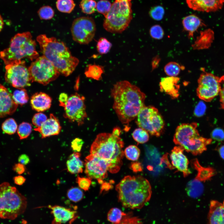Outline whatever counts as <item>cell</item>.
<instances>
[{
    "label": "cell",
    "mask_w": 224,
    "mask_h": 224,
    "mask_svg": "<svg viewBox=\"0 0 224 224\" xmlns=\"http://www.w3.org/2000/svg\"><path fill=\"white\" fill-rule=\"evenodd\" d=\"M136 118V122L139 128L157 137L161 134L164 127V122L157 109L154 106L145 105Z\"/></svg>",
    "instance_id": "9"
},
{
    "label": "cell",
    "mask_w": 224,
    "mask_h": 224,
    "mask_svg": "<svg viewBox=\"0 0 224 224\" xmlns=\"http://www.w3.org/2000/svg\"><path fill=\"white\" fill-rule=\"evenodd\" d=\"M85 172L88 177L98 180L102 184L103 180L107 176V172L111 173V166L107 161L90 154L85 159Z\"/></svg>",
    "instance_id": "15"
},
{
    "label": "cell",
    "mask_w": 224,
    "mask_h": 224,
    "mask_svg": "<svg viewBox=\"0 0 224 224\" xmlns=\"http://www.w3.org/2000/svg\"><path fill=\"white\" fill-rule=\"evenodd\" d=\"M28 69L33 82L44 85L56 80L60 74L53 64L43 55L32 62Z\"/></svg>",
    "instance_id": "10"
},
{
    "label": "cell",
    "mask_w": 224,
    "mask_h": 224,
    "mask_svg": "<svg viewBox=\"0 0 224 224\" xmlns=\"http://www.w3.org/2000/svg\"><path fill=\"white\" fill-rule=\"evenodd\" d=\"M208 219L209 224H224V200L223 203L210 202Z\"/></svg>",
    "instance_id": "21"
},
{
    "label": "cell",
    "mask_w": 224,
    "mask_h": 224,
    "mask_svg": "<svg viewBox=\"0 0 224 224\" xmlns=\"http://www.w3.org/2000/svg\"><path fill=\"white\" fill-rule=\"evenodd\" d=\"M4 21L3 18L0 14V32L4 26Z\"/></svg>",
    "instance_id": "59"
},
{
    "label": "cell",
    "mask_w": 224,
    "mask_h": 224,
    "mask_svg": "<svg viewBox=\"0 0 224 224\" xmlns=\"http://www.w3.org/2000/svg\"><path fill=\"white\" fill-rule=\"evenodd\" d=\"M149 13L150 16L153 19L160 21L163 17L164 14V9L161 6H156L151 8Z\"/></svg>",
    "instance_id": "44"
},
{
    "label": "cell",
    "mask_w": 224,
    "mask_h": 224,
    "mask_svg": "<svg viewBox=\"0 0 224 224\" xmlns=\"http://www.w3.org/2000/svg\"><path fill=\"white\" fill-rule=\"evenodd\" d=\"M85 98L77 93L69 97L64 108V116L70 121L80 126L87 117Z\"/></svg>",
    "instance_id": "14"
},
{
    "label": "cell",
    "mask_w": 224,
    "mask_h": 224,
    "mask_svg": "<svg viewBox=\"0 0 224 224\" xmlns=\"http://www.w3.org/2000/svg\"><path fill=\"white\" fill-rule=\"evenodd\" d=\"M132 136L136 142L141 144L146 142L149 139L148 132L141 128L135 129L132 134Z\"/></svg>",
    "instance_id": "34"
},
{
    "label": "cell",
    "mask_w": 224,
    "mask_h": 224,
    "mask_svg": "<svg viewBox=\"0 0 224 224\" xmlns=\"http://www.w3.org/2000/svg\"><path fill=\"white\" fill-rule=\"evenodd\" d=\"M91 180L88 177H81L78 176L77 178V182L79 187L86 191L89 189L91 184Z\"/></svg>",
    "instance_id": "47"
},
{
    "label": "cell",
    "mask_w": 224,
    "mask_h": 224,
    "mask_svg": "<svg viewBox=\"0 0 224 224\" xmlns=\"http://www.w3.org/2000/svg\"><path fill=\"white\" fill-rule=\"evenodd\" d=\"M197 95L200 99L210 102L219 94L221 88L220 78L207 72L202 73L198 80Z\"/></svg>",
    "instance_id": "13"
},
{
    "label": "cell",
    "mask_w": 224,
    "mask_h": 224,
    "mask_svg": "<svg viewBox=\"0 0 224 224\" xmlns=\"http://www.w3.org/2000/svg\"><path fill=\"white\" fill-rule=\"evenodd\" d=\"M111 224H142V222L139 217L134 216L132 212H129L126 213L119 222Z\"/></svg>",
    "instance_id": "42"
},
{
    "label": "cell",
    "mask_w": 224,
    "mask_h": 224,
    "mask_svg": "<svg viewBox=\"0 0 224 224\" xmlns=\"http://www.w3.org/2000/svg\"><path fill=\"white\" fill-rule=\"evenodd\" d=\"M27 199L8 183L0 184V218L13 220L25 211Z\"/></svg>",
    "instance_id": "7"
},
{
    "label": "cell",
    "mask_w": 224,
    "mask_h": 224,
    "mask_svg": "<svg viewBox=\"0 0 224 224\" xmlns=\"http://www.w3.org/2000/svg\"><path fill=\"white\" fill-rule=\"evenodd\" d=\"M220 78L221 83L224 84V76L220 77Z\"/></svg>",
    "instance_id": "60"
},
{
    "label": "cell",
    "mask_w": 224,
    "mask_h": 224,
    "mask_svg": "<svg viewBox=\"0 0 224 224\" xmlns=\"http://www.w3.org/2000/svg\"><path fill=\"white\" fill-rule=\"evenodd\" d=\"M81 154L74 152L71 154L66 162L68 172L72 174L82 173L83 170V162L80 159Z\"/></svg>",
    "instance_id": "26"
},
{
    "label": "cell",
    "mask_w": 224,
    "mask_h": 224,
    "mask_svg": "<svg viewBox=\"0 0 224 224\" xmlns=\"http://www.w3.org/2000/svg\"><path fill=\"white\" fill-rule=\"evenodd\" d=\"M18 105L13 100L12 94L6 88L0 84V118L13 114Z\"/></svg>",
    "instance_id": "17"
},
{
    "label": "cell",
    "mask_w": 224,
    "mask_h": 224,
    "mask_svg": "<svg viewBox=\"0 0 224 224\" xmlns=\"http://www.w3.org/2000/svg\"><path fill=\"white\" fill-rule=\"evenodd\" d=\"M180 78L176 77H168L161 78L160 82V90L175 98L179 96L180 86L178 82Z\"/></svg>",
    "instance_id": "23"
},
{
    "label": "cell",
    "mask_w": 224,
    "mask_h": 224,
    "mask_svg": "<svg viewBox=\"0 0 224 224\" xmlns=\"http://www.w3.org/2000/svg\"><path fill=\"white\" fill-rule=\"evenodd\" d=\"M188 7L197 11L209 12L220 9L224 0H186Z\"/></svg>",
    "instance_id": "18"
},
{
    "label": "cell",
    "mask_w": 224,
    "mask_h": 224,
    "mask_svg": "<svg viewBox=\"0 0 224 224\" xmlns=\"http://www.w3.org/2000/svg\"><path fill=\"white\" fill-rule=\"evenodd\" d=\"M56 5L59 11L67 13H71L76 6L73 0H57Z\"/></svg>",
    "instance_id": "30"
},
{
    "label": "cell",
    "mask_w": 224,
    "mask_h": 224,
    "mask_svg": "<svg viewBox=\"0 0 224 224\" xmlns=\"http://www.w3.org/2000/svg\"><path fill=\"white\" fill-rule=\"evenodd\" d=\"M32 131V126L30 123L23 122L21 123L17 128V133L20 139L27 138Z\"/></svg>",
    "instance_id": "40"
},
{
    "label": "cell",
    "mask_w": 224,
    "mask_h": 224,
    "mask_svg": "<svg viewBox=\"0 0 224 224\" xmlns=\"http://www.w3.org/2000/svg\"><path fill=\"white\" fill-rule=\"evenodd\" d=\"M36 43L30 32L18 33L11 39L9 47L0 52L6 65L27 58L31 61L39 57Z\"/></svg>",
    "instance_id": "5"
},
{
    "label": "cell",
    "mask_w": 224,
    "mask_h": 224,
    "mask_svg": "<svg viewBox=\"0 0 224 224\" xmlns=\"http://www.w3.org/2000/svg\"><path fill=\"white\" fill-rule=\"evenodd\" d=\"M195 122L183 123L176 128L173 141L176 145L194 156L201 154L207 149L212 139L201 136Z\"/></svg>",
    "instance_id": "6"
},
{
    "label": "cell",
    "mask_w": 224,
    "mask_h": 224,
    "mask_svg": "<svg viewBox=\"0 0 224 224\" xmlns=\"http://www.w3.org/2000/svg\"><path fill=\"white\" fill-rule=\"evenodd\" d=\"M184 69V66L174 62L167 63L164 68L165 72L170 77H176L180 73L181 70Z\"/></svg>",
    "instance_id": "32"
},
{
    "label": "cell",
    "mask_w": 224,
    "mask_h": 224,
    "mask_svg": "<svg viewBox=\"0 0 224 224\" xmlns=\"http://www.w3.org/2000/svg\"><path fill=\"white\" fill-rule=\"evenodd\" d=\"M96 30L94 19L88 16L76 18L73 21L71 28L73 40L82 44H88L92 40Z\"/></svg>",
    "instance_id": "12"
},
{
    "label": "cell",
    "mask_w": 224,
    "mask_h": 224,
    "mask_svg": "<svg viewBox=\"0 0 224 224\" xmlns=\"http://www.w3.org/2000/svg\"><path fill=\"white\" fill-rule=\"evenodd\" d=\"M160 58L157 56L155 57L152 62V69L156 68L157 67L160 62Z\"/></svg>",
    "instance_id": "57"
},
{
    "label": "cell",
    "mask_w": 224,
    "mask_h": 224,
    "mask_svg": "<svg viewBox=\"0 0 224 224\" xmlns=\"http://www.w3.org/2000/svg\"><path fill=\"white\" fill-rule=\"evenodd\" d=\"M18 161L19 163L25 165L29 163L30 160L27 155L26 154H22L20 155L18 157Z\"/></svg>",
    "instance_id": "54"
},
{
    "label": "cell",
    "mask_w": 224,
    "mask_h": 224,
    "mask_svg": "<svg viewBox=\"0 0 224 224\" xmlns=\"http://www.w3.org/2000/svg\"><path fill=\"white\" fill-rule=\"evenodd\" d=\"M68 95L66 93H61L58 98L59 105L64 107L68 100Z\"/></svg>",
    "instance_id": "52"
},
{
    "label": "cell",
    "mask_w": 224,
    "mask_h": 224,
    "mask_svg": "<svg viewBox=\"0 0 224 224\" xmlns=\"http://www.w3.org/2000/svg\"><path fill=\"white\" fill-rule=\"evenodd\" d=\"M212 139L219 142L224 140V130L220 128L214 129L211 132Z\"/></svg>",
    "instance_id": "48"
},
{
    "label": "cell",
    "mask_w": 224,
    "mask_h": 224,
    "mask_svg": "<svg viewBox=\"0 0 224 224\" xmlns=\"http://www.w3.org/2000/svg\"><path fill=\"white\" fill-rule=\"evenodd\" d=\"M111 93L114 100L113 108L119 120L122 124L128 125L145 105V94L137 86L126 80L117 82Z\"/></svg>",
    "instance_id": "1"
},
{
    "label": "cell",
    "mask_w": 224,
    "mask_h": 224,
    "mask_svg": "<svg viewBox=\"0 0 224 224\" xmlns=\"http://www.w3.org/2000/svg\"><path fill=\"white\" fill-rule=\"evenodd\" d=\"M184 150L180 146H175L172 150L170 157L173 166L186 177L191 173V172L188 168L189 161L183 153Z\"/></svg>",
    "instance_id": "16"
},
{
    "label": "cell",
    "mask_w": 224,
    "mask_h": 224,
    "mask_svg": "<svg viewBox=\"0 0 224 224\" xmlns=\"http://www.w3.org/2000/svg\"><path fill=\"white\" fill-rule=\"evenodd\" d=\"M84 143L83 140L79 138H76L73 139L71 143V147L75 152H79L81 150Z\"/></svg>",
    "instance_id": "50"
},
{
    "label": "cell",
    "mask_w": 224,
    "mask_h": 224,
    "mask_svg": "<svg viewBox=\"0 0 224 224\" xmlns=\"http://www.w3.org/2000/svg\"><path fill=\"white\" fill-rule=\"evenodd\" d=\"M112 6L111 2L107 0H100L96 3L97 11L105 17L109 12Z\"/></svg>",
    "instance_id": "43"
},
{
    "label": "cell",
    "mask_w": 224,
    "mask_h": 224,
    "mask_svg": "<svg viewBox=\"0 0 224 224\" xmlns=\"http://www.w3.org/2000/svg\"><path fill=\"white\" fill-rule=\"evenodd\" d=\"M149 32L151 36L156 40L161 39L164 35V31L162 28L158 25L152 26L150 29Z\"/></svg>",
    "instance_id": "45"
},
{
    "label": "cell",
    "mask_w": 224,
    "mask_h": 224,
    "mask_svg": "<svg viewBox=\"0 0 224 224\" xmlns=\"http://www.w3.org/2000/svg\"><path fill=\"white\" fill-rule=\"evenodd\" d=\"M206 109V106L205 103L202 101H199L194 109V115L197 117L202 116L205 113Z\"/></svg>",
    "instance_id": "49"
},
{
    "label": "cell",
    "mask_w": 224,
    "mask_h": 224,
    "mask_svg": "<svg viewBox=\"0 0 224 224\" xmlns=\"http://www.w3.org/2000/svg\"><path fill=\"white\" fill-rule=\"evenodd\" d=\"M36 40L43 55L55 66L60 74L67 77L74 71L79 63L63 42L46 35H38Z\"/></svg>",
    "instance_id": "4"
},
{
    "label": "cell",
    "mask_w": 224,
    "mask_h": 224,
    "mask_svg": "<svg viewBox=\"0 0 224 224\" xmlns=\"http://www.w3.org/2000/svg\"><path fill=\"white\" fill-rule=\"evenodd\" d=\"M12 94L15 102L18 105H22L26 103L29 97L26 90L25 88L18 89Z\"/></svg>",
    "instance_id": "31"
},
{
    "label": "cell",
    "mask_w": 224,
    "mask_h": 224,
    "mask_svg": "<svg viewBox=\"0 0 224 224\" xmlns=\"http://www.w3.org/2000/svg\"><path fill=\"white\" fill-rule=\"evenodd\" d=\"M104 72V68L102 66L95 64H90L86 68L84 73L87 77L98 81L102 79V75Z\"/></svg>",
    "instance_id": "27"
},
{
    "label": "cell",
    "mask_w": 224,
    "mask_h": 224,
    "mask_svg": "<svg viewBox=\"0 0 224 224\" xmlns=\"http://www.w3.org/2000/svg\"><path fill=\"white\" fill-rule=\"evenodd\" d=\"M115 189L122 206L133 209L142 208L149 201L152 194L150 182L140 175L125 176Z\"/></svg>",
    "instance_id": "2"
},
{
    "label": "cell",
    "mask_w": 224,
    "mask_h": 224,
    "mask_svg": "<svg viewBox=\"0 0 224 224\" xmlns=\"http://www.w3.org/2000/svg\"><path fill=\"white\" fill-rule=\"evenodd\" d=\"M121 133L120 128L116 127L114 128L111 133L99 134L90 149V154L99 157L111 164L112 173L118 172L122 165L124 143L120 137Z\"/></svg>",
    "instance_id": "3"
},
{
    "label": "cell",
    "mask_w": 224,
    "mask_h": 224,
    "mask_svg": "<svg viewBox=\"0 0 224 224\" xmlns=\"http://www.w3.org/2000/svg\"><path fill=\"white\" fill-rule=\"evenodd\" d=\"M132 0H115L103 22L105 30L111 33H120L126 29L133 18Z\"/></svg>",
    "instance_id": "8"
},
{
    "label": "cell",
    "mask_w": 224,
    "mask_h": 224,
    "mask_svg": "<svg viewBox=\"0 0 224 224\" xmlns=\"http://www.w3.org/2000/svg\"><path fill=\"white\" fill-rule=\"evenodd\" d=\"M201 182L194 179L188 183L186 190L189 196L195 198L201 195L203 187Z\"/></svg>",
    "instance_id": "28"
},
{
    "label": "cell",
    "mask_w": 224,
    "mask_h": 224,
    "mask_svg": "<svg viewBox=\"0 0 224 224\" xmlns=\"http://www.w3.org/2000/svg\"><path fill=\"white\" fill-rule=\"evenodd\" d=\"M48 207L51 210L54 217V222L55 224L65 223L73 221L77 217V212L70 208L58 205H49Z\"/></svg>",
    "instance_id": "20"
},
{
    "label": "cell",
    "mask_w": 224,
    "mask_h": 224,
    "mask_svg": "<svg viewBox=\"0 0 224 224\" xmlns=\"http://www.w3.org/2000/svg\"><path fill=\"white\" fill-rule=\"evenodd\" d=\"M191 166L198 171V174L195 179L199 181H204L209 178L211 175V169L208 168H204L201 166L196 159H194L191 161Z\"/></svg>",
    "instance_id": "29"
},
{
    "label": "cell",
    "mask_w": 224,
    "mask_h": 224,
    "mask_svg": "<svg viewBox=\"0 0 224 224\" xmlns=\"http://www.w3.org/2000/svg\"><path fill=\"white\" fill-rule=\"evenodd\" d=\"M18 128L17 124L13 118H9L6 120L2 125V128L5 133L11 135L14 134Z\"/></svg>",
    "instance_id": "35"
},
{
    "label": "cell",
    "mask_w": 224,
    "mask_h": 224,
    "mask_svg": "<svg viewBox=\"0 0 224 224\" xmlns=\"http://www.w3.org/2000/svg\"><path fill=\"white\" fill-rule=\"evenodd\" d=\"M214 33L210 29L206 30L200 32L192 46L194 50H201L208 48L214 40Z\"/></svg>",
    "instance_id": "24"
},
{
    "label": "cell",
    "mask_w": 224,
    "mask_h": 224,
    "mask_svg": "<svg viewBox=\"0 0 224 224\" xmlns=\"http://www.w3.org/2000/svg\"><path fill=\"white\" fill-rule=\"evenodd\" d=\"M124 152L127 159L133 161L138 160L140 153L139 149L134 145H129L127 147Z\"/></svg>",
    "instance_id": "37"
},
{
    "label": "cell",
    "mask_w": 224,
    "mask_h": 224,
    "mask_svg": "<svg viewBox=\"0 0 224 224\" xmlns=\"http://www.w3.org/2000/svg\"><path fill=\"white\" fill-rule=\"evenodd\" d=\"M67 195L70 200L77 202L82 199L84 194L80 189L76 187H72L68 190Z\"/></svg>",
    "instance_id": "41"
},
{
    "label": "cell",
    "mask_w": 224,
    "mask_h": 224,
    "mask_svg": "<svg viewBox=\"0 0 224 224\" xmlns=\"http://www.w3.org/2000/svg\"><path fill=\"white\" fill-rule=\"evenodd\" d=\"M112 44L106 38L101 37L98 40L96 44L97 51L100 54H107L110 50Z\"/></svg>",
    "instance_id": "39"
},
{
    "label": "cell",
    "mask_w": 224,
    "mask_h": 224,
    "mask_svg": "<svg viewBox=\"0 0 224 224\" xmlns=\"http://www.w3.org/2000/svg\"><path fill=\"white\" fill-rule=\"evenodd\" d=\"M220 156L222 158L224 159V145L221 146L218 149Z\"/></svg>",
    "instance_id": "58"
},
{
    "label": "cell",
    "mask_w": 224,
    "mask_h": 224,
    "mask_svg": "<svg viewBox=\"0 0 224 224\" xmlns=\"http://www.w3.org/2000/svg\"><path fill=\"white\" fill-rule=\"evenodd\" d=\"M221 88L219 93L221 107L224 110V84L221 83Z\"/></svg>",
    "instance_id": "55"
},
{
    "label": "cell",
    "mask_w": 224,
    "mask_h": 224,
    "mask_svg": "<svg viewBox=\"0 0 224 224\" xmlns=\"http://www.w3.org/2000/svg\"><path fill=\"white\" fill-rule=\"evenodd\" d=\"M6 81L17 89L30 86L33 82L25 62L20 60L6 65Z\"/></svg>",
    "instance_id": "11"
},
{
    "label": "cell",
    "mask_w": 224,
    "mask_h": 224,
    "mask_svg": "<svg viewBox=\"0 0 224 224\" xmlns=\"http://www.w3.org/2000/svg\"><path fill=\"white\" fill-rule=\"evenodd\" d=\"M182 23L184 30L188 32L189 38H193L194 33L199 27L204 25L201 20L194 15L185 17L183 20Z\"/></svg>",
    "instance_id": "25"
},
{
    "label": "cell",
    "mask_w": 224,
    "mask_h": 224,
    "mask_svg": "<svg viewBox=\"0 0 224 224\" xmlns=\"http://www.w3.org/2000/svg\"><path fill=\"white\" fill-rule=\"evenodd\" d=\"M96 3L94 0H82L79 5L83 13L91 14L95 12Z\"/></svg>",
    "instance_id": "36"
},
{
    "label": "cell",
    "mask_w": 224,
    "mask_h": 224,
    "mask_svg": "<svg viewBox=\"0 0 224 224\" xmlns=\"http://www.w3.org/2000/svg\"><path fill=\"white\" fill-rule=\"evenodd\" d=\"M61 127L58 119L53 114H51L49 117L40 127L34 129L41 135L42 138L58 135L61 130Z\"/></svg>",
    "instance_id": "19"
},
{
    "label": "cell",
    "mask_w": 224,
    "mask_h": 224,
    "mask_svg": "<svg viewBox=\"0 0 224 224\" xmlns=\"http://www.w3.org/2000/svg\"><path fill=\"white\" fill-rule=\"evenodd\" d=\"M38 15L41 20H49L52 18L54 15L53 8L49 6H44L37 11Z\"/></svg>",
    "instance_id": "38"
},
{
    "label": "cell",
    "mask_w": 224,
    "mask_h": 224,
    "mask_svg": "<svg viewBox=\"0 0 224 224\" xmlns=\"http://www.w3.org/2000/svg\"><path fill=\"white\" fill-rule=\"evenodd\" d=\"M14 181L16 184L21 185L23 184L26 181V179L21 175L16 176L14 178Z\"/></svg>",
    "instance_id": "56"
},
{
    "label": "cell",
    "mask_w": 224,
    "mask_h": 224,
    "mask_svg": "<svg viewBox=\"0 0 224 224\" xmlns=\"http://www.w3.org/2000/svg\"><path fill=\"white\" fill-rule=\"evenodd\" d=\"M48 118L44 114L39 112L35 114L32 119V123L36 128L40 127L47 120Z\"/></svg>",
    "instance_id": "46"
},
{
    "label": "cell",
    "mask_w": 224,
    "mask_h": 224,
    "mask_svg": "<svg viewBox=\"0 0 224 224\" xmlns=\"http://www.w3.org/2000/svg\"><path fill=\"white\" fill-rule=\"evenodd\" d=\"M13 169L17 174L20 175L25 172L26 169L25 165L19 163L14 165Z\"/></svg>",
    "instance_id": "53"
},
{
    "label": "cell",
    "mask_w": 224,
    "mask_h": 224,
    "mask_svg": "<svg viewBox=\"0 0 224 224\" xmlns=\"http://www.w3.org/2000/svg\"><path fill=\"white\" fill-rule=\"evenodd\" d=\"M52 98L47 94L43 92H36L31 96L30 100L32 109L41 112L48 110L51 105Z\"/></svg>",
    "instance_id": "22"
},
{
    "label": "cell",
    "mask_w": 224,
    "mask_h": 224,
    "mask_svg": "<svg viewBox=\"0 0 224 224\" xmlns=\"http://www.w3.org/2000/svg\"><path fill=\"white\" fill-rule=\"evenodd\" d=\"M126 214V213L118 208H112L107 213V219L111 223H117L121 220Z\"/></svg>",
    "instance_id": "33"
},
{
    "label": "cell",
    "mask_w": 224,
    "mask_h": 224,
    "mask_svg": "<svg viewBox=\"0 0 224 224\" xmlns=\"http://www.w3.org/2000/svg\"><path fill=\"white\" fill-rule=\"evenodd\" d=\"M130 168L135 173L142 171L143 170L142 164L138 161L132 162L130 165Z\"/></svg>",
    "instance_id": "51"
}]
</instances>
